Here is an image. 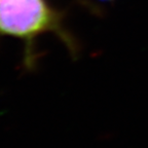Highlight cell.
<instances>
[{
    "mask_svg": "<svg viewBox=\"0 0 148 148\" xmlns=\"http://www.w3.org/2000/svg\"><path fill=\"white\" fill-rule=\"evenodd\" d=\"M55 33L69 51H78L64 29L62 16L45 0H0V36L18 38L25 43V63H34V42L42 34Z\"/></svg>",
    "mask_w": 148,
    "mask_h": 148,
    "instance_id": "obj_1",
    "label": "cell"
},
{
    "mask_svg": "<svg viewBox=\"0 0 148 148\" xmlns=\"http://www.w3.org/2000/svg\"><path fill=\"white\" fill-rule=\"evenodd\" d=\"M100 1H112V0H100Z\"/></svg>",
    "mask_w": 148,
    "mask_h": 148,
    "instance_id": "obj_2",
    "label": "cell"
}]
</instances>
